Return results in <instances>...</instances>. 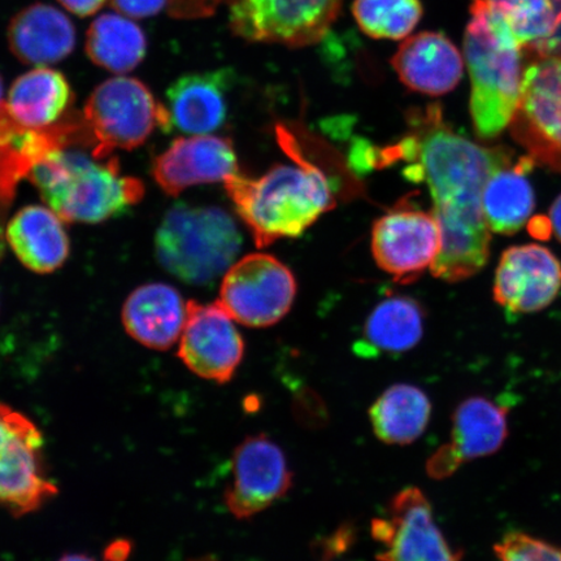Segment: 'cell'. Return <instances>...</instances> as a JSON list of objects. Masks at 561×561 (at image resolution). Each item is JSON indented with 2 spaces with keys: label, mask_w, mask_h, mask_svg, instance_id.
I'll return each instance as SVG.
<instances>
[{
  "label": "cell",
  "mask_w": 561,
  "mask_h": 561,
  "mask_svg": "<svg viewBox=\"0 0 561 561\" xmlns=\"http://www.w3.org/2000/svg\"><path fill=\"white\" fill-rule=\"evenodd\" d=\"M508 407L481 396L465 399L454 411L451 442L427 460V474L444 480L465 462L500 451L508 438Z\"/></svg>",
  "instance_id": "15"
},
{
  "label": "cell",
  "mask_w": 561,
  "mask_h": 561,
  "mask_svg": "<svg viewBox=\"0 0 561 561\" xmlns=\"http://www.w3.org/2000/svg\"><path fill=\"white\" fill-rule=\"evenodd\" d=\"M233 82L229 68L180 77L167 90L172 126L192 136H206L227 122L228 91Z\"/></svg>",
  "instance_id": "19"
},
{
  "label": "cell",
  "mask_w": 561,
  "mask_h": 561,
  "mask_svg": "<svg viewBox=\"0 0 561 561\" xmlns=\"http://www.w3.org/2000/svg\"><path fill=\"white\" fill-rule=\"evenodd\" d=\"M51 208L27 206L7 224L5 238L27 270L51 273L66 263L69 238Z\"/></svg>",
  "instance_id": "22"
},
{
  "label": "cell",
  "mask_w": 561,
  "mask_h": 561,
  "mask_svg": "<svg viewBox=\"0 0 561 561\" xmlns=\"http://www.w3.org/2000/svg\"><path fill=\"white\" fill-rule=\"evenodd\" d=\"M244 355V342L234 320L219 304L187 301L179 356L194 375L216 383L234 377Z\"/></svg>",
  "instance_id": "14"
},
{
  "label": "cell",
  "mask_w": 561,
  "mask_h": 561,
  "mask_svg": "<svg viewBox=\"0 0 561 561\" xmlns=\"http://www.w3.org/2000/svg\"><path fill=\"white\" fill-rule=\"evenodd\" d=\"M410 133L386 150L385 159L404 161L407 179L425 182L442 231L434 277L459 283L480 272L490 255L491 230L482 210V192L491 173L512 163L504 147H482L456 133L439 105L410 115Z\"/></svg>",
  "instance_id": "1"
},
{
  "label": "cell",
  "mask_w": 561,
  "mask_h": 561,
  "mask_svg": "<svg viewBox=\"0 0 561 561\" xmlns=\"http://www.w3.org/2000/svg\"><path fill=\"white\" fill-rule=\"evenodd\" d=\"M390 62L407 88L431 96L450 93L465 73L459 48L438 32H423L405 38Z\"/></svg>",
  "instance_id": "18"
},
{
  "label": "cell",
  "mask_w": 561,
  "mask_h": 561,
  "mask_svg": "<svg viewBox=\"0 0 561 561\" xmlns=\"http://www.w3.org/2000/svg\"><path fill=\"white\" fill-rule=\"evenodd\" d=\"M187 314V301L174 287L147 284L138 287L123 307V324L133 340L159 351L180 341Z\"/></svg>",
  "instance_id": "20"
},
{
  "label": "cell",
  "mask_w": 561,
  "mask_h": 561,
  "mask_svg": "<svg viewBox=\"0 0 561 561\" xmlns=\"http://www.w3.org/2000/svg\"><path fill=\"white\" fill-rule=\"evenodd\" d=\"M58 494L47 473L44 434L23 412L0 402V507L23 517Z\"/></svg>",
  "instance_id": "7"
},
{
  "label": "cell",
  "mask_w": 561,
  "mask_h": 561,
  "mask_svg": "<svg viewBox=\"0 0 561 561\" xmlns=\"http://www.w3.org/2000/svg\"><path fill=\"white\" fill-rule=\"evenodd\" d=\"M553 2H556L557 4H559V9H560V12H561V0H553Z\"/></svg>",
  "instance_id": "41"
},
{
  "label": "cell",
  "mask_w": 561,
  "mask_h": 561,
  "mask_svg": "<svg viewBox=\"0 0 561 561\" xmlns=\"http://www.w3.org/2000/svg\"><path fill=\"white\" fill-rule=\"evenodd\" d=\"M59 3L75 15L87 18L100 11L107 0H59Z\"/></svg>",
  "instance_id": "33"
},
{
  "label": "cell",
  "mask_w": 561,
  "mask_h": 561,
  "mask_svg": "<svg viewBox=\"0 0 561 561\" xmlns=\"http://www.w3.org/2000/svg\"><path fill=\"white\" fill-rule=\"evenodd\" d=\"M341 5L342 0H230L229 25L244 41L306 47L325 37Z\"/></svg>",
  "instance_id": "9"
},
{
  "label": "cell",
  "mask_w": 561,
  "mask_h": 561,
  "mask_svg": "<svg viewBox=\"0 0 561 561\" xmlns=\"http://www.w3.org/2000/svg\"><path fill=\"white\" fill-rule=\"evenodd\" d=\"M191 561H219V560H217L213 556H206V557H201V558L193 559Z\"/></svg>",
  "instance_id": "39"
},
{
  "label": "cell",
  "mask_w": 561,
  "mask_h": 561,
  "mask_svg": "<svg viewBox=\"0 0 561 561\" xmlns=\"http://www.w3.org/2000/svg\"><path fill=\"white\" fill-rule=\"evenodd\" d=\"M167 3L168 0H111V5L118 13L133 19L156 16Z\"/></svg>",
  "instance_id": "31"
},
{
  "label": "cell",
  "mask_w": 561,
  "mask_h": 561,
  "mask_svg": "<svg viewBox=\"0 0 561 561\" xmlns=\"http://www.w3.org/2000/svg\"><path fill=\"white\" fill-rule=\"evenodd\" d=\"M432 417V402L415 385L386 389L369 409L375 436L386 445L405 446L423 436Z\"/></svg>",
  "instance_id": "26"
},
{
  "label": "cell",
  "mask_w": 561,
  "mask_h": 561,
  "mask_svg": "<svg viewBox=\"0 0 561 561\" xmlns=\"http://www.w3.org/2000/svg\"><path fill=\"white\" fill-rule=\"evenodd\" d=\"M510 26L523 48L533 51L553 38L561 25V12L552 0H486Z\"/></svg>",
  "instance_id": "28"
},
{
  "label": "cell",
  "mask_w": 561,
  "mask_h": 561,
  "mask_svg": "<svg viewBox=\"0 0 561 561\" xmlns=\"http://www.w3.org/2000/svg\"><path fill=\"white\" fill-rule=\"evenodd\" d=\"M146 51L144 31L124 15L105 13L89 27L87 54L95 66L112 73L131 72L142 62Z\"/></svg>",
  "instance_id": "27"
},
{
  "label": "cell",
  "mask_w": 561,
  "mask_h": 561,
  "mask_svg": "<svg viewBox=\"0 0 561 561\" xmlns=\"http://www.w3.org/2000/svg\"><path fill=\"white\" fill-rule=\"evenodd\" d=\"M151 172L161 191L178 196L188 187L227 182L238 173V163L228 138L180 137L153 160Z\"/></svg>",
  "instance_id": "17"
},
{
  "label": "cell",
  "mask_w": 561,
  "mask_h": 561,
  "mask_svg": "<svg viewBox=\"0 0 561 561\" xmlns=\"http://www.w3.org/2000/svg\"><path fill=\"white\" fill-rule=\"evenodd\" d=\"M9 45L11 53L25 65H55L75 50V25L55 7L35 3L11 20Z\"/></svg>",
  "instance_id": "21"
},
{
  "label": "cell",
  "mask_w": 561,
  "mask_h": 561,
  "mask_svg": "<svg viewBox=\"0 0 561 561\" xmlns=\"http://www.w3.org/2000/svg\"><path fill=\"white\" fill-rule=\"evenodd\" d=\"M83 122L96 140L93 153L100 159L117 149H137L157 128L172 129L165 105L142 81L131 77H114L101 83L87 102Z\"/></svg>",
  "instance_id": "6"
},
{
  "label": "cell",
  "mask_w": 561,
  "mask_h": 561,
  "mask_svg": "<svg viewBox=\"0 0 561 561\" xmlns=\"http://www.w3.org/2000/svg\"><path fill=\"white\" fill-rule=\"evenodd\" d=\"M561 289V263L539 244L512 245L503 252L494 283L496 304L514 313L549 307Z\"/></svg>",
  "instance_id": "16"
},
{
  "label": "cell",
  "mask_w": 561,
  "mask_h": 561,
  "mask_svg": "<svg viewBox=\"0 0 561 561\" xmlns=\"http://www.w3.org/2000/svg\"><path fill=\"white\" fill-rule=\"evenodd\" d=\"M424 320L416 300L402 296L385 299L368 316L355 353L363 357L409 353L423 339Z\"/></svg>",
  "instance_id": "24"
},
{
  "label": "cell",
  "mask_w": 561,
  "mask_h": 561,
  "mask_svg": "<svg viewBox=\"0 0 561 561\" xmlns=\"http://www.w3.org/2000/svg\"><path fill=\"white\" fill-rule=\"evenodd\" d=\"M217 2H220V0H196L201 15H207V13L213 12Z\"/></svg>",
  "instance_id": "37"
},
{
  "label": "cell",
  "mask_w": 561,
  "mask_h": 561,
  "mask_svg": "<svg viewBox=\"0 0 561 561\" xmlns=\"http://www.w3.org/2000/svg\"><path fill=\"white\" fill-rule=\"evenodd\" d=\"M293 481L283 448L266 434H255L236 448L224 502L238 520H249L283 500Z\"/></svg>",
  "instance_id": "13"
},
{
  "label": "cell",
  "mask_w": 561,
  "mask_h": 561,
  "mask_svg": "<svg viewBox=\"0 0 561 561\" xmlns=\"http://www.w3.org/2000/svg\"><path fill=\"white\" fill-rule=\"evenodd\" d=\"M296 296V277L285 264L268 254H251L224 275L217 304L244 327L266 328L289 313Z\"/></svg>",
  "instance_id": "10"
},
{
  "label": "cell",
  "mask_w": 561,
  "mask_h": 561,
  "mask_svg": "<svg viewBox=\"0 0 561 561\" xmlns=\"http://www.w3.org/2000/svg\"><path fill=\"white\" fill-rule=\"evenodd\" d=\"M13 198V193L4 191V188L0 187V261L4 255L5 250V229H7V210L11 205Z\"/></svg>",
  "instance_id": "34"
},
{
  "label": "cell",
  "mask_w": 561,
  "mask_h": 561,
  "mask_svg": "<svg viewBox=\"0 0 561 561\" xmlns=\"http://www.w3.org/2000/svg\"><path fill=\"white\" fill-rule=\"evenodd\" d=\"M75 100L66 76L37 67L12 83L5 108L25 129L44 130L58 125Z\"/></svg>",
  "instance_id": "23"
},
{
  "label": "cell",
  "mask_w": 561,
  "mask_h": 561,
  "mask_svg": "<svg viewBox=\"0 0 561 561\" xmlns=\"http://www.w3.org/2000/svg\"><path fill=\"white\" fill-rule=\"evenodd\" d=\"M523 50L486 0H473L465 58L472 83V122L483 139L500 136L514 121L522 98Z\"/></svg>",
  "instance_id": "3"
},
{
  "label": "cell",
  "mask_w": 561,
  "mask_h": 561,
  "mask_svg": "<svg viewBox=\"0 0 561 561\" xmlns=\"http://www.w3.org/2000/svg\"><path fill=\"white\" fill-rule=\"evenodd\" d=\"M442 250V231L433 213L402 203L375 224L371 252L397 283L416 280L432 268Z\"/></svg>",
  "instance_id": "12"
},
{
  "label": "cell",
  "mask_w": 561,
  "mask_h": 561,
  "mask_svg": "<svg viewBox=\"0 0 561 561\" xmlns=\"http://www.w3.org/2000/svg\"><path fill=\"white\" fill-rule=\"evenodd\" d=\"M242 236L233 217L219 207L174 205L156 236L158 262L182 283L213 284L240 254Z\"/></svg>",
  "instance_id": "5"
},
{
  "label": "cell",
  "mask_w": 561,
  "mask_h": 561,
  "mask_svg": "<svg viewBox=\"0 0 561 561\" xmlns=\"http://www.w3.org/2000/svg\"><path fill=\"white\" fill-rule=\"evenodd\" d=\"M3 103V80L2 76H0V105H2Z\"/></svg>",
  "instance_id": "40"
},
{
  "label": "cell",
  "mask_w": 561,
  "mask_h": 561,
  "mask_svg": "<svg viewBox=\"0 0 561 561\" xmlns=\"http://www.w3.org/2000/svg\"><path fill=\"white\" fill-rule=\"evenodd\" d=\"M289 146L293 164H279L257 179L240 173L229 179L227 192L238 215L254 236L257 248L297 238L334 205L327 175Z\"/></svg>",
  "instance_id": "2"
},
{
  "label": "cell",
  "mask_w": 561,
  "mask_h": 561,
  "mask_svg": "<svg viewBox=\"0 0 561 561\" xmlns=\"http://www.w3.org/2000/svg\"><path fill=\"white\" fill-rule=\"evenodd\" d=\"M535 164V159L525 157L516 164L501 167L488 179L482 192V210L494 233L515 234L531 216L536 198L526 173Z\"/></svg>",
  "instance_id": "25"
},
{
  "label": "cell",
  "mask_w": 561,
  "mask_h": 561,
  "mask_svg": "<svg viewBox=\"0 0 561 561\" xmlns=\"http://www.w3.org/2000/svg\"><path fill=\"white\" fill-rule=\"evenodd\" d=\"M500 561H561V547L523 531H511L494 546Z\"/></svg>",
  "instance_id": "30"
},
{
  "label": "cell",
  "mask_w": 561,
  "mask_h": 561,
  "mask_svg": "<svg viewBox=\"0 0 561 561\" xmlns=\"http://www.w3.org/2000/svg\"><path fill=\"white\" fill-rule=\"evenodd\" d=\"M511 135L529 157L561 173V51L539 54L524 70Z\"/></svg>",
  "instance_id": "8"
},
{
  "label": "cell",
  "mask_w": 561,
  "mask_h": 561,
  "mask_svg": "<svg viewBox=\"0 0 561 561\" xmlns=\"http://www.w3.org/2000/svg\"><path fill=\"white\" fill-rule=\"evenodd\" d=\"M551 228L556 231L558 240L561 242V195L553 202L550 210Z\"/></svg>",
  "instance_id": "36"
},
{
  "label": "cell",
  "mask_w": 561,
  "mask_h": 561,
  "mask_svg": "<svg viewBox=\"0 0 561 561\" xmlns=\"http://www.w3.org/2000/svg\"><path fill=\"white\" fill-rule=\"evenodd\" d=\"M105 159L61 146L27 178L62 221L96 224L125 214L145 195L142 182L123 175L116 158Z\"/></svg>",
  "instance_id": "4"
},
{
  "label": "cell",
  "mask_w": 561,
  "mask_h": 561,
  "mask_svg": "<svg viewBox=\"0 0 561 561\" xmlns=\"http://www.w3.org/2000/svg\"><path fill=\"white\" fill-rule=\"evenodd\" d=\"M131 547L128 541H116L104 551V559L107 561H125L130 556Z\"/></svg>",
  "instance_id": "35"
},
{
  "label": "cell",
  "mask_w": 561,
  "mask_h": 561,
  "mask_svg": "<svg viewBox=\"0 0 561 561\" xmlns=\"http://www.w3.org/2000/svg\"><path fill=\"white\" fill-rule=\"evenodd\" d=\"M353 15L369 37L399 41L415 30L423 5L420 0H354Z\"/></svg>",
  "instance_id": "29"
},
{
  "label": "cell",
  "mask_w": 561,
  "mask_h": 561,
  "mask_svg": "<svg viewBox=\"0 0 561 561\" xmlns=\"http://www.w3.org/2000/svg\"><path fill=\"white\" fill-rule=\"evenodd\" d=\"M370 535L381 546L378 561H460L462 551L448 543L434 522L433 508L419 488L392 496L383 517L371 520Z\"/></svg>",
  "instance_id": "11"
},
{
  "label": "cell",
  "mask_w": 561,
  "mask_h": 561,
  "mask_svg": "<svg viewBox=\"0 0 561 561\" xmlns=\"http://www.w3.org/2000/svg\"><path fill=\"white\" fill-rule=\"evenodd\" d=\"M355 531L354 526L342 525L340 529H336L332 536H329L322 542V558H335L347 551L355 541Z\"/></svg>",
  "instance_id": "32"
},
{
  "label": "cell",
  "mask_w": 561,
  "mask_h": 561,
  "mask_svg": "<svg viewBox=\"0 0 561 561\" xmlns=\"http://www.w3.org/2000/svg\"><path fill=\"white\" fill-rule=\"evenodd\" d=\"M58 561H96L94 558L85 556V553H66Z\"/></svg>",
  "instance_id": "38"
}]
</instances>
